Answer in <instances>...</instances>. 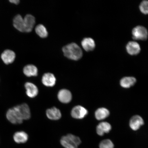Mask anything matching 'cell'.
<instances>
[{"label": "cell", "instance_id": "cell-15", "mask_svg": "<svg viewBox=\"0 0 148 148\" xmlns=\"http://www.w3.org/2000/svg\"><path fill=\"white\" fill-rule=\"evenodd\" d=\"M111 129L112 127L110 123L106 122H103L97 126L96 130L98 135L102 136L105 134L110 132Z\"/></svg>", "mask_w": 148, "mask_h": 148}, {"label": "cell", "instance_id": "cell-5", "mask_svg": "<svg viewBox=\"0 0 148 148\" xmlns=\"http://www.w3.org/2000/svg\"><path fill=\"white\" fill-rule=\"evenodd\" d=\"M88 114V111L84 107L79 106L74 107L71 112L72 117L76 119H82Z\"/></svg>", "mask_w": 148, "mask_h": 148}, {"label": "cell", "instance_id": "cell-25", "mask_svg": "<svg viewBox=\"0 0 148 148\" xmlns=\"http://www.w3.org/2000/svg\"><path fill=\"white\" fill-rule=\"evenodd\" d=\"M11 3H14L16 5H18L20 3L19 0H10L9 1Z\"/></svg>", "mask_w": 148, "mask_h": 148}, {"label": "cell", "instance_id": "cell-11", "mask_svg": "<svg viewBox=\"0 0 148 148\" xmlns=\"http://www.w3.org/2000/svg\"><path fill=\"white\" fill-rule=\"evenodd\" d=\"M126 49L129 54L131 55H138L140 51V46L137 42L130 41L126 46Z\"/></svg>", "mask_w": 148, "mask_h": 148}, {"label": "cell", "instance_id": "cell-13", "mask_svg": "<svg viewBox=\"0 0 148 148\" xmlns=\"http://www.w3.org/2000/svg\"><path fill=\"white\" fill-rule=\"evenodd\" d=\"M42 81L44 86L47 87H53L56 84V78L53 74L47 73L44 74L42 77Z\"/></svg>", "mask_w": 148, "mask_h": 148}, {"label": "cell", "instance_id": "cell-2", "mask_svg": "<svg viewBox=\"0 0 148 148\" xmlns=\"http://www.w3.org/2000/svg\"><path fill=\"white\" fill-rule=\"evenodd\" d=\"M60 143L65 148H78L81 143L79 137L72 134H68L61 138Z\"/></svg>", "mask_w": 148, "mask_h": 148}, {"label": "cell", "instance_id": "cell-18", "mask_svg": "<svg viewBox=\"0 0 148 148\" xmlns=\"http://www.w3.org/2000/svg\"><path fill=\"white\" fill-rule=\"evenodd\" d=\"M14 141L18 144L26 143L28 139V136L24 131H18L14 134L13 136Z\"/></svg>", "mask_w": 148, "mask_h": 148}, {"label": "cell", "instance_id": "cell-21", "mask_svg": "<svg viewBox=\"0 0 148 148\" xmlns=\"http://www.w3.org/2000/svg\"><path fill=\"white\" fill-rule=\"evenodd\" d=\"M110 112L107 109L105 108H100L96 111L95 115L96 119L101 120L106 119L110 115Z\"/></svg>", "mask_w": 148, "mask_h": 148}, {"label": "cell", "instance_id": "cell-23", "mask_svg": "<svg viewBox=\"0 0 148 148\" xmlns=\"http://www.w3.org/2000/svg\"><path fill=\"white\" fill-rule=\"evenodd\" d=\"M99 147V148H114V145L111 140L105 139L100 143Z\"/></svg>", "mask_w": 148, "mask_h": 148}, {"label": "cell", "instance_id": "cell-9", "mask_svg": "<svg viewBox=\"0 0 148 148\" xmlns=\"http://www.w3.org/2000/svg\"><path fill=\"white\" fill-rule=\"evenodd\" d=\"M144 124V120L141 116L135 115L131 118L129 122L130 127L134 131H137Z\"/></svg>", "mask_w": 148, "mask_h": 148}, {"label": "cell", "instance_id": "cell-3", "mask_svg": "<svg viewBox=\"0 0 148 148\" xmlns=\"http://www.w3.org/2000/svg\"><path fill=\"white\" fill-rule=\"evenodd\" d=\"M7 120L14 124H19L23 121L16 106L9 109L6 114Z\"/></svg>", "mask_w": 148, "mask_h": 148}, {"label": "cell", "instance_id": "cell-16", "mask_svg": "<svg viewBox=\"0 0 148 148\" xmlns=\"http://www.w3.org/2000/svg\"><path fill=\"white\" fill-rule=\"evenodd\" d=\"M81 45L83 49L87 51L93 50L95 47V41L92 38H85L81 42Z\"/></svg>", "mask_w": 148, "mask_h": 148}, {"label": "cell", "instance_id": "cell-20", "mask_svg": "<svg viewBox=\"0 0 148 148\" xmlns=\"http://www.w3.org/2000/svg\"><path fill=\"white\" fill-rule=\"evenodd\" d=\"M136 81V79L133 77H125L120 81V84L122 87L129 88L134 86Z\"/></svg>", "mask_w": 148, "mask_h": 148}, {"label": "cell", "instance_id": "cell-17", "mask_svg": "<svg viewBox=\"0 0 148 148\" xmlns=\"http://www.w3.org/2000/svg\"><path fill=\"white\" fill-rule=\"evenodd\" d=\"M13 25L15 28L21 32H25L23 18L19 14L15 16L13 19Z\"/></svg>", "mask_w": 148, "mask_h": 148}, {"label": "cell", "instance_id": "cell-1", "mask_svg": "<svg viewBox=\"0 0 148 148\" xmlns=\"http://www.w3.org/2000/svg\"><path fill=\"white\" fill-rule=\"evenodd\" d=\"M62 51L64 56L71 60H78L83 56L82 49L74 42L64 46L63 48Z\"/></svg>", "mask_w": 148, "mask_h": 148}, {"label": "cell", "instance_id": "cell-6", "mask_svg": "<svg viewBox=\"0 0 148 148\" xmlns=\"http://www.w3.org/2000/svg\"><path fill=\"white\" fill-rule=\"evenodd\" d=\"M1 58L5 64L12 63L16 58V54L14 51L10 49H6L2 53Z\"/></svg>", "mask_w": 148, "mask_h": 148}, {"label": "cell", "instance_id": "cell-8", "mask_svg": "<svg viewBox=\"0 0 148 148\" xmlns=\"http://www.w3.org/2000/svg\"><path fill=\"white\" fill-rule=\"evenodd\" d=\"M23 120L29 119L31 117L30 109L27 104L23 103L16 106Z\"/></svg>", "mask_w": 148, "mask_h": 148}, {"label": "cell", "instance_id": "cell-4", "mask_svg": "<svg viewBox=\"0 0 148 148\" xmlns=\"http://www.w3.org/2000/svg\"><path fill=\"white\" fill-rule=\"evenodd\" d=\"M132 38L134 40H146L148 36L147 29L142 26H138L132 29Z\"/></svg>", "mask_w": 148, "mask_h": 148}, {"label": "cell", "instance_id": "cell-7", "mask_svg": "<svg viewBox=\"0 0 148 148\" xmlns=\"http://www.w3.org/2000/svg\"><path fill=\"white\" fill-rule=\"evenodd\" d=\"M25 32H30L36 23V19L32 15L28 14L23 18Z\"/></svg>", "mask_w": 148, "mask_h": 148}, {"label": "cell", "instance_id": "cell-22", "mask_svg": "<svg viewBox=\"0 0 148 148\" xmlns=\"http://www.w3.org/2000/svg\"><path fill=\"white\" fill-rule=\"evenodd\" d=\"M35 31L40 38H45L48 36V33L46 28L43 25L40 24L36 26Z\"/></svg>", "mask_w": 148, "mask_h": 148}, {"label": "cell", "instance_id": "cell-10", "mask_svg": "<svg viewBox=\"0 0 148 148\" xmlns=\"http://www.w3.org/2000/svg\"><path fill=\"white\" fill-rule=\"evenodd\" d=\"M58 98L61 102L64 103H68L71 101L72 94L69 90L63 89L58 92Z\"/></svg>", "mask_w": 148, "mask_h": 148}, {"label": "cell", "instance_id": "cell-14", "mask_svg": "<svg viewBox=\"0 0 148 148\" xmlns=\"http://www.w3.org/2000/svg\"><path fill=\"white\" fill-rule=\"evenodd\" d=\"M46 116L49 119L58 120L62 117L60 111L55 107L48 109L46 112Z\"/></svg>", "mask_w": 148, "mask_h": 148}, {"label": "cell", "instance_id": "cell-19", "mask_svg": "<svg viewBox=\"0 0 148 148\" xmlns=\"http://www.w3.org/2000/svg\"><path fill=\"white\" fill-rule=\"evenodd\" d=\"M23 72L27 77H36L38 75V69L36 66L28 64L24 68Z\"/></svg>", "mask_w": 148, "mask_h": 148}, {"label": "cell", "instance_id": "cell-24", "mask_svg": "<svg viewBox=\"0 0 148 148\" xmlns=\"http://www.w3.org/2000/svg\"><path fill=\"white\" fill-rule=\"evenodd\" d=\"M147 1H142L140 5L139 8L142 13L147 14L148 13V5Z\"/></svg>", "mask_w": 148, "mask_h": 148}, {"label": "cell", "instance_id": "cell-12", "mask_svg": "<svg viewBox=\"0 0 148 148\" xmlns=\"http://www.w3.org/2000/svg\"><path fill=\"white\" fill-rule=\"evenodd\" d=\"M25 86L26 90V94L28 97L33 98L36 97L38 95V88L33 83L29 82L26 83Z\"/></svg>", "mask_w": 148, "mask_h": 148}]
</instances>
